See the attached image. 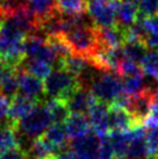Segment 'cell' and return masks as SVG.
<instances>
[{
    "mask_svg": "<svg viewBox=\"0 0 158 159\" xmlns=\"http://www.w3.org/2000/svg\"><path fill=\"white\" fill-rule=\"evenodd\" d=\"M100 142L101 138L94 131H90L81 137L71 138L69 146L70 150L75 151L83 159H98Z\"/></svg>",
    "mask_w": 158,
    "mask_h": 159,
    "instance_id": "cell-7",
    "label": "cell"
},
{
    "mask_svg": "<svg viewBox=\"0 0 158 159\" xmlns=\"http://www.w3.org/2000/svg\"><path fill=\"white\" fill-rule=\"evenodd\" d=\"M97 34L104 48H118L127 42V28H123L118 23L104 28L97 27Z\"/></svg>",
    "mask_w": 158,
    "mask_h": 159,
    "instance_id": "cell-11",
    "label": "cell"
},
{
    "mask_svg": "<svg viewBox=\"0 0 158 159\" xmlns=\"http://www.w3.org/2000/svg\"><path fill=\"white\" fill-rule=\"evenodd\" d=\"M143 23L146 31L145 44L149 49H158V15L145 18Z\"/></svg>",
    "mask_w": 158,
    "mask_h": 159,
    "instance_id": "cell-25",
    "label": "cell"
},
{
    "mask_svg": "<svg viewBox=\"0 0 158 159\" xmlns=\"http://www.w3.org/2000/svg\"><path fill=\"white\" fill-rule=\"evenodd\" d=\"M18 70L28 72L40 79H45L51 72V65H49L48 63L40 61V59L25 57L20 63Z\"/></svg>",
    "mask_w": 158,
    "mask_h": 159,
    "instance_id": "cell-17",
    "label": "cell"
},
{
    "mask_svg": "<svg viewBox=\"0 0 158 159\" xmlns=\"http://www.w3.org/2000/svg\"><path fill=\"white\" fill-rule=\"evenodd\" d=\"M116 23L123 28H129L138 19V6L122 0H113Z\"/></svg>",
    "mask_w": 158,
    "mask_h": 159,
    "instance_id": "cell-13",
    "label": "cell"
},
{
    "mask_svg": "<svg viewBox=\"0 0 158 159\" xmlns=\"http://www.w3.org/2000/svg\"><path fill=\"white\" fill-rule=\"evenodd\" d=\"M9 106H11V100L5 98L4 95H0V120L7 116Z\"/></svg>",
    "mask_w": 158,
    "mask_h": 159,
    "instance_id": "cell-33",
    "label": "cell"
},
{
    "mask_svg": "<svg viewBox=\"0 0 158 159\" xmlns=\"http://www.w3.org/2000/svg\"><path fill=\"white\" fill-rule=\"evenodd\" d=\"M86 1H87V2H88V1H91V0H86Z\"/></svg>",
    "mask_w": 158,
    "mask_h": 159,
    "instance_id": "cell-40",
    "label": "cell"
},
{
    "mask_svg": "<svg viewBox=\"0 0 158 159\" xmlns=\"http://www.w3.org/2000/svg\"><path fill=\"white\" fill-rule=\"evenodd\" d=\"M114 159H129V158H126V157H116V158H114Z\"/></svg>",
    "mask_w": 158,
    "mask_h": 159,
    "instance_id": "cell-38",
    "label": "cell"
},
{
    "mask_svg": "<svg viewBox=\"0 0 158 159\" xmlns=\"http://www.w3.org/2000/svg\"><path fill=\"white\" fill-rule=\"evenodd\" d=\"M0 157L2 159H26L27 155H26V152H23L20 148H14L12 150H9V151H7V152H5V153H2Z\"/></svg>",
    "mask_w": 158,
    "mask_h": 159,
    "instance_id": "cell-32",
    "label": "cell"
},
{
    "mask_svg": "<svg viewBox=\"0 0 158 159\" xmlns=\"http://www.w3.org/2000/svg\"><path fill=\"white\" fill-rule=\"evenodd\" d=\"M108 124L110 131H126L137 127L135 120L127 108L118 105H110L108 113Z\"/></svg>",
    "mask_w": 158,
    "mask_h": 159,
    "instance_id": "cell-12",
    "label": "cell"
},
{
    "mask_svg": "<svg viewBox=\"0 0 158 159\" xmlns=\"http://www.w3.org/2000/svg\"><path fill=\"white\" fill-rule=\"evenodd\" d=\"M90 64H91V59L77 55V53H71L70 56L63 59L62 69H65L66 71H69L77 78Z\"/></svg>",
    "mask_w": 158,
    "mask_h": 159,
    "instance_id": "cell-20",
    "label": "cell"
},
{
    "mask_svg": "<svg viewBox=\"0 0 158 159\" xmlns=\"http://www.w3.org/2000/svg\"><path fill=\"white\" fill-rule=\"evenodd\" d=\"M78 87L77 78L65 69H55L44 79V91L49 98L66 100V98Z\"/></svg>",
    "mask_w": 158,
    "mask_h": 159,
    "instance_id": "cell-3",
    "label": "cell"
},
{
    "mask_svg": "<svg viewBox=\"0 0 158 159\" xmlns=\"http://www.w3.org/2000/svg\"><path fill=\"white\" fill-rule=\"evenodd\" d=\"M58 12L64 15H78L87 12L86 0H57Z\"/></svg>",
    "mask_w": 158,
    "mask_h": 159,
    "instance_id": "cell-21",
    "label": "cell"
},
{
    "mask_svg": "<svg viewBox=\"0 0 158 159\" xmlns=\"http://www.w3.org/2000/svg\"><path fill=\"white\" fill-rule=\"evenodd\" d=\"M91 92L97 100L112 105L123 92L121 77L116 72H106L94 81Z\"/></svg>",
    "mask_w": 158,
    "mask_h": 159,
    "instance_id": "cell-4",
    "label": "cell"
},
{
    "mask_svg": "<svg viewBox=\"0 0 158 159\" xmlns=\"http://www.w3.org/2000/svg\"><path fill=\"white\" fill-rule=\"evenodd\" d=\"M62 36L70 47L72 53L84 56L88 59L104 48L98 39L97 27H76Z\"/></svg>",
    "mask_w": 158,
    "mask_h": 159,
    "instance_id": "cell-1",
    "label": "cell"
},
{
    "mask_svg": "<svg viewBox=\"0 0 158 159\" xmlns=\"http://www.w3.org/2000/svg\"><path fill=\"white\" fill-rule=\"evenodd\" d=\"M44 103L49 108L51 119L53 123H64L67 117L70 116V109L66 105L65 100L57 99V98H45Z\"/></svg>",
    "mask_w": 158,
    "mask_h": 159,
    "instance_id": "cell-18",
    "label": "cell"
},
{
    "mask_svg": "<svg viewBox=\"0 0 158 159\" xmlns=\"http://www.w3.org/2000/svg\"><path fill=\"white\" fill-rule=\"evenodd\" d=\"M108 138L113 145L116 157H122V156L127 155L128 146L130 143L127 130L126 131H109Z\"/></svg>",
    "mask_w": 158,
    "mask_h": 159,
    "instance_id": "cell-22",
    "label": "cell"
},
{
    "mask_svg": "<svg viewBox=\"0 0 158 159\" xmlns=\"http://www.w3.org/2000/svg\"><path fill=\"white\" fill-rule=\"evenodd\" d=\"M64 125H65L67 136L70 137V138L81 137L91 131L90 130V128H91L90 120L86 117V115H80V114L70 115L67 117V120L64 122Z\"/></svg>",
    "mask_w": 158,
    "mask_h": 159,
    "instance_id": "cell-15",
    "label": "cell"
},
{
    "mask_svg": "<svg viewBox=\"0 0 158 159\" xmlns=\"http://www.w3.org/2000/svg\"><path fill=\"white\" fill-rule=\"evenodd\" d=\"M143 125L148 129H154L158 127V93L155 94L150 114H149V116L145 119Z\"/></svg>",
    "mask_w": 158,
    "mask_h": 159,
    "instance_id": "cell-30",
    "label": "cell"
},
{
    "mask_svg": "<svg viewBox=\"0 0 158 159\" xmlns=\"http://www.w3.org/2000/svg\"><path fill=\"white\" fill-rule=\"evenodd\" d=\"M37 103H39V101H36L34 99H30V98L26 97V95H22L20 93H18L11 100V106H9L7 116L12 121L18 123L19 120H21L25 115L28 114Z\"/></svg>",
    "mask_w": 158,
    "mask_h": 159,
    "instance_id": "cell-14",
    "label": "cell"
},
{
    "mask_svg": "<svg viewBox=\"0 0 158 159\" xmlns=\"http://www.w3.org/2000/svg\"><path fill=\"white\" fill-rule=\"evenodd\" d=\"M137 6L140 18L145 19L158 15V0H140Z\"/></svg>",
    "mask_w": 158,
    "mask_h": 159,
    "instance_id": "cell-27",
    "label": "cell"
},
{
    "mask_svg": "<svg viewBox=\"0 0 158 159\" xmlns=\"http://www.w3.org/2000/svg\"><path fill=\"white\" fill-rule=\"evenodd\" d=\"M2 21H4V19H2V18H1V16H0V25L2 23Z\"/></svg>",
    "mask_w": 158,
    "mask_h": 159,
    "instance_id": "cell-39",
    "label": "cell"
},
{
    "mask_svg": "<svg viewBox=\"0 0 158 159\" xmlns=\"http://www.w3.org/2000/svg\"><path fill=\"white\" fill-rule=\"evenodd\" d=\"M0 159H2V158H1V157H0Z\"/></svg>",
    "mask_w": 158,
    "mask_h": 159,
    "instance_id": "cell-41",
    "label": "cell"
},
{
    "mask_svg": "<svg viewBox=\"0 0 158 159\" xmlns=\"http://www.w3.org/2000/svg\"><path fill=\"white\" fill-rule=\"evenodd\" d=\"M145 139H146V144L149 148L150 155H158V127L149 129Z\"/></svg>",
    "mask_w": 158,
    "mask_h": 159,
    "instance_id": "cell-31",
    "label": "cell"
},
{
    "mask_svg": "<svg viewBox=\"0 0 158 159\" xmlns=\"http://www.w3.org/2000/svg\"><path fill=\"white\" fill-rule=\"evenodd\" d=\"M100 138L101 142L99 152H98V159H114L115 151L108 138V135L105 137H100Z\"/></svg>",
    "mask_w": 158,
    "mask_h": 159,
    "instance_id": "cell-29",
    "label": "cell"
},
{
    "mask_svg": "<svg viewBox=\"0 0 158 159\" xmlns=\"http://www.w3.org/2000/svg\"><path fill=\"white\" fill-rule=\"evenodd\" d=\"M44 159H57V158H56V156H50V157H47V158Z\"/></svg>",
    "mask_w": 158,
    "mask_h": 159,
    "instance_id": "cell-37",
    "label": "cell"
},
{
    "mask_svg": "<svg viewBox=\"0 0 158 159\" xmlns=\"http://www.w3.org/2000/svg\"><path fill=\"white\" fill-rule=\"evenodd\" d=\"M19 79V93L22 95L34 99L39 102L45 101V91H44V83L42 80L30 75L28 72L19 70L18 72Z\"/></svg>",
    "mask_w": 158,
    "mask_h": 159,
    "instance_id": "cell-8",
    "label": "cell"
},
{
    "mask_svg": "<svg viewBox=\"0 0 158 159\" xmlns=\"http://www.w3.org/2000/svg\"><path fill=\"white\" fill-rule=\"evenodd\" d=\"M122 1H127V2H132V4H135V5H138V2H140V0H122Z\"/></svg>",
    "mask_w": 158,
    "mask_h": 159,
    "instance_id": "cell-35",
    "label": "cell"
},
{
    "mask_svg": "<svg viewBox=\"0 0 158 159\" xmlns=\"http://www.w3.org/2000/svg\"><path fill=\"white\" fill-rule=\"evenodd\" d=\"M97 101L91 89L79 86L69 97L66 98V105L72 114L86 115L90 111L93 103Z\"/></svg>",
    "mask_w": 158,
    "mask_h": 159,
    "instance_id": "cell-10",
    "label": "cell"
},
{
    "mask_svg": "<svg viewBox=\"0 0 158 159\" xmlns=\"http://www.w3.org/2000/svg\"><path fill=\"white\" fill-rule=\"evenodd\" d=\"M122 48L126 58L137 64H141L149 50L148 45L143 41H127Z\"/></svg>",
    "mask_w": 158,
    "mask_h": 159,
    "instance_id": "cell-19",
    "label": "cell"
},
{
    "mask_svg": "<svg viewBox=\"0 0 158 159\" xmlns=\"http://www.w3.org/2000/svg\"><path fill=\"white\" fill-rule=\"evenodd\" d=\"M56 158L57 159H83L79 155H77L75 151L70 150V149L66 151H63V152L59 153Z\"/></svg>",
    "mask_w": 158,
    "mask_h": 159,
    "instance_id": "cell-34",
    "label": "cell"
},
{
    "mask_svg": "<svg viewBox=\"0 0 158 159\" xmlns=\"http://www.w3.org/2000/svg\"><path fill=\"white\" fill-rule=\"evenodd\" d=\"M28 9L40 22L58 12L57 0H28Z\"/></svg>",
    "mask_w": 158,
    "mask_h": 159,
    "instance_id": "cell-16",
    "label": "cell"
},
{
    "mask_svg": "<svg viewBox=\"0 0 158 159\" xmlns=\"http://www.w3.org/2000/svg\"><path fill=\"white\" fill-rule=\"evenodd\" d=\"M140 65L144 75L158 79V49H149Z\"/></svg>",
    "mask_w": 158,
    "mask_h": 159,
    "instance_id": "cell-23",
    "label": "cell"
},
{
    "mask_svg": "<svg viewBox=\"0 0 158 159\" xmlns=\"http://www.w3.org/2000/svg\"><path fill=\"white\" fill-rule=\"evenodd\" d=\"M109 106V103L97 100L88 111V120L92 131H94L99 137L107 136L110 131L108 124Z\"/></svg>",
    "mask_w": 158,
    "mask_h": 159,
    "instance_id": "cell-9",
    "label": "cell"
},
{
    "mask_svg": "<svg viewBox=\"0 0 158 159\" xmlns=\"http://www.w3.org/2000/svg\"><path fill=\"white\" fill-rule=\"evenodd\" d=\"M122 91L127 95H134L144 89V73L121 77Z\"/></svg>",
    "mask_w": 158,
    "mask_h": 159,
    "instance_id": "cell-24",
    "label": "cell"
},
{
    "mask_svg": "<svg viewBox=\"0 0 158 159\" xmlns=\"http://www.w3.org/2000/svg\"><path fill=\"white\" fill-rule=\"evenodd\" d=\"M53 123V119L47 105L44 102H39L28 114L19 120L16 123V131L20 135L35 141L43 136Z\"/></svg>",
    "mask_w": 158,
    "mask_h": 159,
    "instance_id": "cell-2",
    "label": "cell"
},
{
    "mask_svg": "<svg viewBox=\"0 0 158 159\" xmlns=\"http://www.w3.org/2000/svg\"><path fill=\"white\" fill-rule=\"evenodd\" d=\"M155 94L156 93L144 89L134 95H129L127 109L132 114L137 125H143L145 119L149 116Z\"/></svg>",
    "mask_w": 158,
    "mask_h": 159,
    "instance_id": "cell-6",
    "label": "cell"
},
{
    "mask_svg": "<svg viewBox=\"0 0 158 159\" xmlns=\"http://www.w3.org/2000/svg\"><path fill=\"white\" fill-rule=\"evenodd\" d=\"M118 75L120 77H126V75H140L143 73V71L141 69V65H138L137 63L132 62L129 59H124L121 65L118 67Z\"/></svg>",
    "mask_w": 158,
    "mask_h": 159,
    "instance_id": "cell-28",
    "label": "cell"
},
{
    "mask_svg": "<svg viewBox=\"0 0 158 159\" xmlns=\"http://www.w3.org/2000/svg\"><path fill=\"white\" fill-rule=\"evenodd\" d=\"M145 159H158V155H151V157H149V158L146 157Z\"/></svg>",
    "mask_w": 158,
    "mask_h": 159,
    "instance_id": "cell-36",
    "label": "cell"
},
{
    "mask_svg": "<svg viewBox=\"0 0 158 159\" xmlns=\"http://www.w3.org/2000/svg\"><path fill=\"white\" fill-rule=\"evenodd\" d=\"M148 155L150 153L145 137L135 138L129 143L127 150V156L129 159H145Z\"/></svg>",
    "mask_w": 158,
    "mask_h": 159,
    "instance_id": "cell-26",
    "label": "cell"
},
{
    "mask_svg": "<svg viewBox=\"0 0 158 159\" xmlns=\"http://www.w3.org/2000/svg\"><path fill=\"white\" fill-rule=\"evenodd\" d=\"M87 13L98 28L116 25L113 0H91L87 2Z\"/></svg>",
    "mask_w": 158,
    "mask_h": 159,
    "instance_id": "cell-5",
    "label": "cell"
}]
</instances>
